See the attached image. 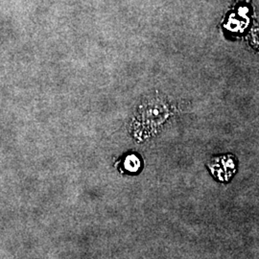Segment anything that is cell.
I'll use <instances>...</instances> for the list:
<instances>
[{
    "mask_svg": "<svg viewBox=\"0 0 259 259\" xmlns=\"http://www.w3.org/2000/svg\"><path fill=\"white\" fill-rule=\"evenodd\" d=\"M217 160L222 165V169H219V170L213 172V175L216 178H218L219 180H221V181L230 180V178L232 176V174L235 171L234 161H233L232 157H230V156L220 157L217 158Z\"/></svg>",
    "mask_w": 259,
    "mask_h": 259,
    "instance_id": "6da1fadb",
    "label": "cell"
},
{
    "mask_svg": "<svg viewBox=\"0 0 259 259\" xmlns=\"http://www.w3.org/2000/svg\"><path fill=\"white\" fill-rule=\"evenodd\" d=\"M125 164H126V168H128L131 171H137L139 167V159L134 156H131L127 158Z\"/></svg>",
    "mask_w": 259,
    "mask_h": 259,
    "instance_id": "7a4b0ae2",
    "label": "cell"
},
{
    "mask_svg": "<svg viewBox=\"0 0 259 259\" xmlns=\"http://www.w3.org/2000/svg\"><path fill=\"white\" fill-rule=\"evenodd\" d=\"M250 44L259 51V27L253 28L250 32Z\"/></svg>",
    "mask_w": 259,
    "mask_h": 259,
    "instance_id": "3957f363",
    "label": "cell"
}]
</instances>
